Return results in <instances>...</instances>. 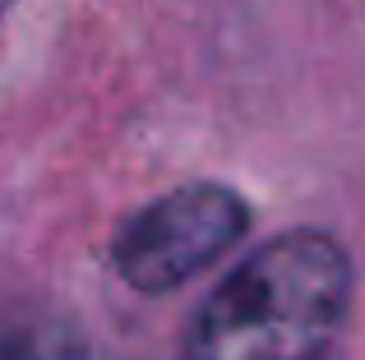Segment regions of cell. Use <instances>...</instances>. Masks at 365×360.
<instances>
[{"label": "cell", "mask_w": 365, "mask_h": 360, "mask_svg": "<svg viewBox=\"0 0 365 360\" xmlns=\"http://www.w3.org/2000/svg\"><path fill=\"white\" fill-rule=\"evenodd\" d=\"M351 268L324 231H287L245 254L199 305L180 360H333Z\"/></svg>", "instance_id": "6da1fadb"}, {"label": "cell", "mask_w": 365, "mask_h": 360, "mask_svg": "<svg viewBox=\"0 0 365 360\" xmlns=\"http://www.w3.org/2000/svg\"><path fill=\"white\" fill-rule=\"evenodd\" d=\"M250 226V208L227 185H185L153 198L111 240V263L134 291H171L217 263Z\"/></svg>", "instance_id": "7a4b0ae2"}, {"label": "cell", "mask_w": 365, "mask_h": 360, "mask_svg": "<svg viewBox=\"0 0 365 360\" xmlns=\"http://www.w3.org/2000/svg\"><path fill=\"white\" fill-rule=\"evenodd\" d=\"M5 360H83V337L65 319L33 314V319L9 324Z\"/></svg>", "instance_id": "3957f363"}]
</instances>
